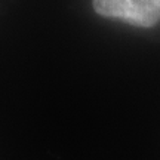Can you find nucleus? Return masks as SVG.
<instances>
[{"mask_svg":"<svg viewBox=\"0 0 160 160\" xmlns=\"http://www.w3.org/2000/svg\"><path fill=\"white\" fill-rule=\"evenodd\" d=\"M98 15L148 28L160 22V0H92Z\"/></svg>","mask_w":160,"mask_h":160,"instance_id":"1","label":"nucleus"}]
</instances>
